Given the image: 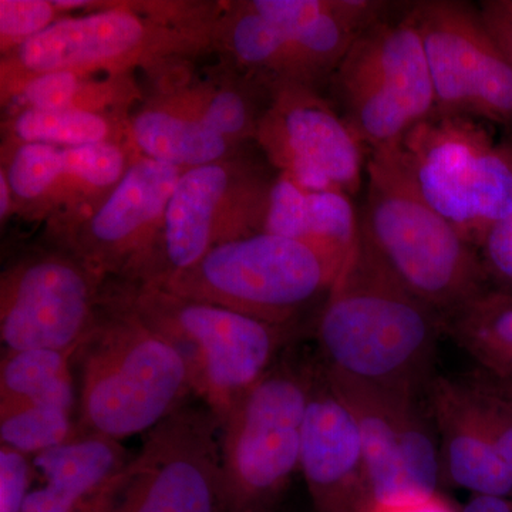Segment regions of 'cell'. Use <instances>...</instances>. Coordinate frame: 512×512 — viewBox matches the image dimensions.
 <instances>
[{
	"mask_svg": "<svg viewBox=\"0 0 512 512\" xmlns=\"http://www.w3.org/2000/svg\"><path fill=\"white\" fill-rule=\"evenodd\" d=\"M443 335V316L403 285L359 227L316 320L323 369L421 396Z\"/></svg>",
	"mask_w": 512,
	"mask_h": 512,
	"instance_id": "obj_1",
	"label": "cell"
},
{
	"mask_svg": "<svg viewBox=\"0 0 512 512\" xmlns=\"http://www.w3.org/2000/svg\"><path fill=\"white\" fill-rule=\"evenodd\" d=\"M86 13L57 20L15 52L2 57V104L30 77L73 70L83 73L165 76L214 49L212 33L221 6L190 2H90Z\"/></svg>",
	"mask_w": 512,
	"mask_h": 512,
	"instance_id": "obj_2",
	"label": "cell"
},
{
	"mask_svg": "<svg viewBox=\"0 0 512 512\" xmlns=\"http://www.w3.org/2000/svg\"><path fill=\"white\" fill-rule=\"evenodd\" d=\"M359 227L406 288L443 319L490 291L480 254L424 200L402 147L372 151Z\"/></svg>",
	"mask_w": 512,
	"mask_h": 512,
	"instance_id": "obj_3",
	"label": "cell"
},
{
	"mask_svg": "<svg viewBox=\"0 0 512 512\" xmlns=\"http://www.w3.org/2000/svg\"><path fill=\"white\" fill-rule=\"evenodd\" d=\"M74 363L82 433L121 441L153 430L194 394L190 369L173 343L106 295Z\"/></svg>",
	"mask_w": 512,
	"mask_h": 512,
	"instance_id": "obj_4",
	"label": "cell"
},
{
	"mask_svg": "<svg viewBox=\"0 0 512 512\" xmlns=\"http://www.w3.org/2000/svg\"><path fill=\"white\" fill-rule=\"evenodd\" d=\"M104 295L173 343L188 369L194 394L220 421L274 367L296 326H278L163 288L107 281Z\"/></svg>",
	"mask_w": 512,
	"mask_h": 512,
	"instance_id": "obj_5",
	"label": "cell"
},
{
	"mask_svg": "<svg viewBox=\"0 0 512 512\" xmlns=\"http://www.w3.org/2000/svg\"><path fill=\"white\" fill-rule=\"evenodd\" d=\"M343 264L305 242L262 232L211 249L154 286L272 325L298 326L306 309L325 302Z\"/></svg>",
	"mask_w": 512,
	"mask_h": 512,
	"instance_id": "obj_6",
	"label": "cell"
},
{
	"mask_svg": "<svg viewBox=\"0 0 512 512\" xmlns=\"http://www.w3.org/2000/svg\"><path fill=\"white\" fill-rule=\"evenodd\" d=\"M412 2L363 30L330 76V103L372 153L397 146L436 109Z\"/></svg>",
	"mask_w": 512,
	"mask_h": 512,
	"instance_id": "obj_7",
	"label": "cell"
},
{
	"mask_svg": "<svg viewBox=\"0 0 512 512\" xmlns=\"http://www.w3.org/2000/svg\"><path fill=\"white\" fill-rule=\"evenodd\" d=\"M318 367L279 359L222 421L229 512H274L301 470L303 420Z\"/></svg>",
	"mask_w": 512,
	"mask_h": 512,
	"instance_id": "obj_8",
	"label": "cell"
},
{
	"mask_svg": "<svg viewBox=\"0 0 512 512\" xmlns=\"http://www.w3.org/2000/svg\"><path fill=\"white\" fill-rule=\"evenodd\" d=\"M400 147L424 200L477 251L512 214V153L481 121L433 113Z\"/></svg>",
	"mask_w": 512,
	"mask_h": 512,
	"instance_id": "obj_9",
	"label": "cell"
},
{
	"mask_svg": "<svg viewBox=\"0 0 512 512\" xmlns=\"http://www.w3.org/2000/svg\"><path fill=\"white\" fill-rule=\"evenodd\" d=\"M276 175L268 161L245 153L184 171L157 247L136 284H161L211 249L262 234Z\"/></svg>",
	"mask_w": 512,
	"mask_h": 512,
	"instance_id": "obj_10",
	"label": "cell"
},
{
	"mask_svg": "<svg viewBox=\"0 0 512 512\" xmlns=\"http://www.w3.org/2000/svg\"><path fill=\"white\" fill-rule=\"evenodd\" d=\"M220 421L184 404L148 431L97 512H229Z\"/></svg>",
	"mask_w": 512,
	"mask_h": 512,
	"instance_id": "obj_11",
	"label": "cell"
},
{
	"mask_svg": "<svg viewBox=\"0 0 512 512\" xmlns=\"http://www.w3.org/2000/svg\"><path fill=\"white\" fill-rule=\"evenodd\" d=\"M441 116L468 117L512 136V66L478 5L461 0L412 2Z\"/></svg>",
	"mask_w": 512,
	"mask_h": 512,
	"instance_id": "obj_12",
	"label": "cell"
},
{
	"mask_svg": "<svg viewBox=\"0 0 512 512\" xmlns=\"http://www.w3.org/2000/svg\"><path fill=\"white\" fill-rule=\"evenodd\" d=\"M106 282L63 248L6 266L0 275L3 346L77 352L99 323Z\"/></svg>",
	"mask_w": 512,
	"mask_h": 512,
	"instance_id": "obj_13",
	"label": "cell"
},
{
	"mask_svg": "<svg viewBox=\"0 0 512 512\" xmlns=\"http://www.w3.org/2000/svg\"><path fill=\"white\" fill-rule=\"evenodd\" d=\"M325 373L355 417L372 503H414L439 494L440 441L430 407L423 409L420 394Z\"/></svg>",
	"mask_w": 512,
	"mask_h": 512,
	"instance_id": "obj_14",
	"label": "cell"
},
{
	"mask_svg": "<svg viewBox=\"0 0 512 512\" xmlns=\"http://www.w3.org/2000/svg\"><path fill=\"white\" fill-rule=\"evenodd\" d=\"M256 146L278 173L315 191L356 195L366 174L367 150L328 97L315 87H275Z\"/></svg>",
	"mask_w": 512,
	"mask_h": 512,
	"instance_id": "obj_15",
	"label": "cell"
},
{
	"mask_svg": "<svg viewBox=\"0 0 512 512\" xmlns=\"http://www.w3.org/2000/svg\"><path fill=\"white\" fill-rule=\"evenodd\" d=\"M183 173L174 165L138 156L62 248L106 281L136 282L157 247L168 202Z\"/></svg>",
	"mask_w": 512,
	"mask_h": 512,
	"instance_id": "obj_16",
	"label": "cell"
},
{
	"mask_svg": "<svg viewBox=\"0 0 512 512\" xmlns=\"http://www.w3.org/2000/svg\"><path fill=\"white\" fill-rule=\"evenodd\" d=\"M299 471L316 512H367L372 507L355 417L320 363L303 420Z\"/></svg>",
	"mask_w": 512,
	"mask_h": 512,
	"instance_id": "obj_17",
	"label": "cell"
},
{
	"mask_svg": "<svg viewBox=\"0 0 512 512\" xmlns=\"http://www.w3.org/2000/svg\"><path fill=\"white\" fill-rule=\"evenodd\" d=\"M427 403L440 441L443 481L471 495L511 498L512 478L463 379L433 377Z\"/></svg>",
	"mask_w": 512,
	"mask_h": 512,
	"instance_id": "obj_18",
	"label": "cell"
},
{
	"mask_svg": "<svg viewBox=\"0 0 512 512\" xmlns=\"http://www.w3.org/2000/svg\"><path fill=\"white\" fill-rule=\"evenodd\" d=\"M128 134L138 156L184 171L244 153L195 116L164 80L131 113Z\"/></svg>",
	"mask_w": 512,
	"mask_h": 512,
	"instance_id": "obj_19",
	"label": "cell"
},
{
	"mask_svg": "<svg viewBox=\"0 0 512 512\" xmlns=\"http://www.w3.org/2000/svg\"><path fill=\"white\" fill-rule=\"evenodd\" d=\"M264 232L305 242L346 261L359 232V214L345 192L308 190L278 173Z\"/></svg>",
	"mask_w": 512,
	"mask_h": 512,
	"instance_id": "obj_20",
	"label": "cell"
},
{
	"mask_svg": "<svg viewBox=\"0 0 512 512\" xmlns=\"http://www.w3.org/2000/svg\"><path fill=\"white\" fill-rule=\"evenodd\" d=\"M212 42L214 49L224 52L225 62L271 89L288 83L318 89L292 40L245 2L222 6Z\"/></svg>",
	"mask_w": 512,
	"mask_h": 512,
	"instance_id": "obj_21",
	"label": "cell"
},
{
	"mask_svg": "<svg viewBox=\"0 0 512 512\" xmlns=\"http://www.w3.org/2000/svg\"><path fill=\"white\" fill-rule=\"evenodd\" d=\"M225 63L224 76L220 73L192 80L187 69H181L156 80L170 84L195 116L235 146L244 147L249 141H255L274 89Z\"/></svg>",
	"mask_w": 512,
	"mask_h": 512,
	"instance_id": "obj_22",
	"label": "cell"
},
{
	"mask_svg": "<svg viewBox=\"0 0 512 512\" xmlns=\"http://www.w3.org/2000/svg\"><path fill=\"white\" fill-rule=\"evenodd\" d=\"M138 157L130 143L63 148V167L46 220L60 244L119 185Z\"/></svg>",
	"mask_w": 512,
	"mask_h": 512,
	"instance_id": "obj_23",
	"label": "cell"
},
{
	"mask_svg": "<svg viewBox=\"0 0 512 512\" xmlns=\"http://www.w3.org/2000/svg\"><path fill=\"white\" fill-rule=\"evenodd\" d=\"M133 457L120 440L80 433L62 446L37 454L33 464L45 485L97 512L104 495Z\"/></svg>",
	"mask_w": 512,
	"mask_h": 512,
	"instance_id": "obj_24",
	"label": "cell"
},
{
	"mask_svg": "<svg viewBox=\"0 0 512 512\" xmlns=\"http://www.w3.org/2000/svg\"><path fill=\"white\" fill-rule=\"evenodd\" d=\"M143 101L134 74L59 70L30 77L9 104L18 109L77 110L130 117Z\"/></svg>",
	"mask_w": 512,
	"mask_h": 512,
	"instance_id": "obj_25",
	"label": "cell"
},
{
	"mask_svg": "<svg viewBox=\"0 0 512 512\" xmlns=\"http://www.w3.org/2000/svg\"><path fill=\"white\" fill-rule=\"evenodd\" d=\"M444 333L500 380H512V295L490 289L444 318Z\"/></svg>",
	"mask_w": 512,
	"mask_h": 512,
	"instance_id": "obj_26",
	"label": "cell"
},
{
	"mask_svg": "<svg viewBox=\"0 0 512 512\" xmlns=\"http://www.w3.org/2000/svg\"><path fill=\"white\" fill-rule=\"evenodd\" d=\"M130 117L77 110L16 109L2 123V146L37 143L77 148L106 143H130Z\"/></svg>",
	"mask_w": 512,
	"mask_h": 512,
	"instance_id": "obj_27",
	"label": "cell"
},
{
	"mask_svg": "<svg viewBox=\"0 0 512 512\" xmlns=\"http://www.w3.org/2000/svg\"><path fill=\"white\" fill-rule=\"evenodd\" d=\"M74 355L66 350L5 349L0 362V404H53L77 414Z\"/></svg>",
	"mask_w": 512,
	"mask_h": 512,
	"instance_id": "obj_28",
	"label": "cell"
},
{
	"mask_svg": "<svg viewBox=\"0 0 512 512\" xmlns=\"http://www.w3.org/2000/svg\"><path fill=\"white\" fill-rule=\"evenodd\" d=\"M63 167V148L20 143L2 146V170L13 195V214L30 221L46 220Z\"/></svg>",
	"mask_w": 512,
	"mask_h": 512,
	"instance_id": "obj_29",
	"label": "cell"
},
{
	"mask_svg": "<svg viewBox=\"0 0 512 512\" xmlns=\"http://www.w3.org/2000/svg\"><path fill=\"white\" fill-rule=\"evenodd\" d=\"M82 431L74 412L42 403L0 404V440L5 446L35 457L73 440Z\"/></svg>",
	"mask_w": 512,
	"mask_h": 512,
	"instance_id": "obj_30",
	"label": "cell"
},
{
	"mask_svg": "<svg viewBox=\"0 0 512 512\" xmlns=\"http://www.w3.org/2000/svg\"><path fill=\"white\" fill-rule=\"evenodd\" d=\"M463 383L512 478L511 394L500 380L481 369L463 379Z\"/></svg>",
	"mask_w": 512,
	"mask_h": 512,
	"instance_id": "obj_31",
	"label": "cell"
},
{
	"mask_svg": "<svg viewBox=\"0 0 512 512\" xmlns=\"http://www.w3.org/2000/svg\"><path fill=\"white\" fill-rule=\"evenodd\" d=\"M66 16L56 0H0V55H10Z\"/></svg>",
	"mask_w": 512,
	"mask_h": 512,
	"instance_id": "obj_32",
	"label": "cell"
},
{
	"mask_svg": "<svg viewBox=\"0 0 512 512\" xmlns=\"http://www.w3.org/2000/svg\"><path fill=\"white\" fill-rule=\"evenodd\" d=\"M503 140L512 153L511 134H504ZM478 254L491 289L512 295V214L491 229Z\"/></svg>",
	"mask_w": 512,
	"mask_h": 512,
	"instance_id": "obj_33",
	"label": "cell"
},
{
	"mask_svg": "<svg viewBox=\"0 0 512 512\" xmlns=\"http://www.w3.org/2000/svg\"><path fill=\"white\" fill-rule=\"evenodd\" d=\"M36 473L32 457L0 446V512H22Z\"/></svg>",
	"mask_w": 512,
	"mask_h": 512,
	"instance_id": "obj_34",
	"label": "cell"
},
{
	"mask_svg": "<svg viewBox=\"0 0 512 512\" xmlns=\"http://www.w3.org/2000/svg\"><path fill=\"white\" fill-rule=\"evenodd\" d=\"M481 16L512 66V0H483Z\"/></svg>",
	"mask_w": 512,
	"mask_h": 512,
	"instance_id": "obj_35",
	"label": "cell"
},
{
	"mask_svg": "<svg viewBox=\"0 0 512 512\" xmlns=\"http://www.w3.org/2000/svg\"><path fill=\"white\" fill-rule=\"evenodd\" d=\"M22 512H92L89 507L74 500L70 495L60 493L55 488H35L30 491Z\"/></svg>",
	"mask_w": 512,
	"mask_h": 512,
	"instance_id": "obj_36",
	"label": "cell"
},
{
	"mask_svg": "<svg viewBox=\"0 0 512 512\" xmlns=\"http://www.w3.org/2000/svg\"><path fill=\"white\" fill-rule=\"evenodd\" d=\"M367 512H460L456 505L441 493L424 500L406 504H372Z\"/></svg>",
	"mask_w": 512,
	"mask_h": 512,
	"instance_id": "obj_37",
	"label": "cell"
},
{
	"mask_svg": "<svg viewBox=\"0 0 512 512\" xmlns=\"http://www.w3.org/2000/svg\"><path fill=\"white\" fill-rule=\"evenodd\" d=\"M460 512H512V500L493 495H471Z\"/></svg>",
	"mask_w": 512,
	"mask_h": 512,
	"instance_id": "obj_38",
	"label": "cell"
},
{
	"mask_svg": "<svg viewBox=\"0 0 512 512\" xmlns=\"http://www.w3.org/2000/svg\"><path fill=\"white\" fill-rule=\"evenodd\" d=\"M13 214V195L10 190L8 177L5 171L0 168V222L3 225L9 220L10 215Z\"/></svg>",
	"mask_w": 512,
	"mask_h": 512,
	"instance_id": "obj_39",
	"label": "cell"
},
{
	"mask_svg": "<svg viewBox=\"0 0 512 512\" xmlns=\"http://www.w3.org/2000/svg\"><path fill=\"white\" fill-rule=\"evenodd\" d=\"M493 376V375H491ZM495 379H497V377H495ZM500 380V379H498ZM501 384H503V386L505 387V389H507V392L511 394L512 396V380H500Z\"/></svg>",
	"mask_w": 512,
	"mask_h": 512,
	"instance_id": "obj_40",
	"label": "cell"
}]
</instances>
